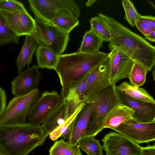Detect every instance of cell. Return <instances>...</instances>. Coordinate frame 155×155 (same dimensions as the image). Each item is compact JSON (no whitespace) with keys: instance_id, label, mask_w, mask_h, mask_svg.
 I'll use <instances>...</instances> for the list:
<instances>
[{"instance_id":"obj_1","label":"cell","mask_w":155,"mask_h":155,"mask_svg":"<svg viewBox=\"0 0 155 155\" xmlns=\"http://www.w3.org/2000/svg\"><path fill=\"white\" fill-rule=\"evenodd\" d=\"M111 33L108 48L118 47L134 61L142 64L148 71L155 66V46L145 38L125 27L114 18L99 13Z\"/></svg>"},{"instance_id":"obj_2","label":"cell","mask_w":155,"mask_h":155,"mask_svg":"<svg viewBox=\"0 0 155 155\" xmlns=\"http://www.w3.org/2000/svg\"><path fill=\"white\" fill-rule=\"evenodd\" d=\"M48 135L41 125L28 122L0 125V150L7 155H28Z\"/></svg>"},{"instance_id":"obj_3","label":"cell","mask_w":155,"mask_h":155,"mask_svg":"<svg viewBox=\"0 0 155 155\" xmlns=\"http://www.w3.org/2000/svg\"><path fill=\"white\" fill-rule=\"evenodd\" d=\"M108 56V54L100 51L90 53L77 51L59 55L55 70L59 78L61 92L74 85Z\"/></svg>"},{"instance_id":"obj_4","label":"cell","mask_w":155,"mask_h":155,"mask_svg":"<svg viewBox=\"0 0 155 155\" xmlns=\"http://www.w3.org/2000/svg\"><path fill=\"white\" fill-rule=\"evenodd\" d=\"M115 83H111L93 102L92 109L84 137H95L101 132L103 129V120L108 113L115 106L122 104Z\"/></svg>"},{"instance_id":"obj_5","label":"cell","mask_w":155,"mask_h":155,"mask_svg":"<svg viewBox=\"0 0 155 155\" xmlns=\"http://www.w3.org/2000/svg\"><path fill=\"white\" fill-rule=\"evenodd\" d=\"M35 19L36 29L31 36L38 46L48 47L58 55L61 54L69 41V33L39 18Z\"/></svg>"},{"instance_id":"obj_6","label":"cell","mask_w":155,"mask_h":155,"mask_svg":"<svg viewBox=\"0 0 155 155\" xmlns=\"http://www.w3.org/2000/svg\"><path fill=\"white\" fill-rule=\"evenodd\" d=\"M39 95V91L37 88L28 94L14 97L0 116V125L25 123L30 109Z\"/></svg>"},{"instance_id":"obj_7","label":"cell","mask_w":155,"mask_h":155,"mask_svg":"<svg viewBox=\"0 0 155 155\" xmlns=\"http://www.w3.org/2000/svg\"><path fill=\"white\" fill-rule=\"evenodd\" d=\"M30 10L35 18H39L49 24L57 12L61 9H65L71 12L78 18L80 9L78 4L73 0H28Z\"/></svg>"},{"instance_id":"obj_8","label":"cell","mask_w":155,"mask_h":155,"mask_svg":"<svg viewBox=\"0 0 155 155\" xmlns=\"http://www.w3.org/2000/svg\"><path fill=\"white\" fill-rule=\"evenodd\" d=\"M62 100L55 91L43 92L32 106L28 114V123L41 125L58 107Z\"/></svg>"},{"instance_id":"obj_9","label":"cell","mask_w":155,"mask_h":155,"mask_svg":"<svg viewBox=\"0 0 155 155\" xmlns=\"http://www.w3.org/2000/svg\"><path fill=\"white\" fill-rule=\"evenodd\" d=\"M109 56L90 71L87 78L86 103H92L110 83Z\"/></svg>"},{"instance_id":"obj_10","label":"cell","mask_w":155,"mask_h":155,"mask_svg":"<svg viewBox=\"0 0 155 155\" xmlns=\"http://www.w3.org/2000/svg\"><path fill=\"white\" fill-rule=\"evenodd\" d=\"M112 130L137 143L155 140V121L140 123L131 118Z\"/></svg>"},{"instance_id":"obj_11","label":"cell","mask_w":155,"mask_h":155,"mask_svg":"<svg viewBox=\"0 0 155 155\" xmlns=\"http://www.w3.org/2000/svg\"><path fill=\"white\" fill-rule=\"evenodd\" d=\"M102 141L107 155H142V147L138 143L116 132L106 134Z\"/></svg>"},{"instance_id":"obj_12","label":"cell","mask_w":155,"mask_h":155,"mask_svg":"<svg viewBox=\"0 0 155 155\" xmlns=\"http://www.w3.org/2000/svg\"><path fill=\"white\" fill-rule=\"evenodd\" d=\"M11 28L18 36L32 35L36 29L35 19L27 11H11L0 10Z\"/></svg>"},{"instance_id":"obj_13","label":"cell","mask_w":155,"mask_h":155,"mask_svg":"<svg viewBox=\"0 0 155 155\" xmlns=\"http://www.w3.org/2000/svg\"><path fill=\"white\" fill-rule=\"evenodd\" d=\"M37 65L22 71L11 82L12 94L15 96L28 94L36 89L41 75Z\"/></svg>"},{"instance_id":"obj_14","label":"cell","mask_w":155,"mask_h":155,"mask_svg":"<svg viewBox=\"0 0 155 155\" xmlns=\"http://www.w3.org/2000/svg\"><path fill=\"white\" fill-rule=\"evenodd\" d=\"M108 54L110 59V79L116 84L128 78L134 61L118 47L111 49Z\"/></svg>"},{"instance_id":"obj_15","label":"cell","mask_w":155,"mask_h":155,"mask_svg":"<svg viewBox=\"0 0 155 155\" xmlns=\"http://www.w3.org/2000/svg\"><path fill=\"white\" fill-rule=\"evenodd\" d=\"M117 91L122 104L132 108L134 111L132 119L140 123L155 121V104L135 99L124 92L117 89Z\"/></svg>"},{"instance_id":"obj_16","label":"cell","mask_w":155,"mask_h":155,"mask_svg":"<svg viewBox=\"0 0 155 155\" xmlns=\"http://www.w3.org/2000/svg\"><path fill=\"white\" fill-rule=\"evenodd\" d=\"M88 73L74 85L60 94L66 106V118L68 119L82 104L87 102L86 96Z\"/></svg>"},{"instance_id":"obj_17","label":"cell","mask_w":155,"mask_h":155,"mask_svg":"<svg viewBox=\"0 0 155 155\" xmlns=\"http://www.w3.org/2000/svg\"><path fill=\"white\" fill-rule=\"evenodd\" d=\"M93 103H87L72 122L67 142L71 145L78 144L80 139L84 137L86 133Z\"/></svg>"},{"instance_id":"obj_18","label":"cell","mask_w":155,"mask_h":155,"mask_svg":"<svg viewBox=\"0 0 155 155\" xmlns=\"http://www.w3.org/2000/svg\"><path fill=\"white\" fill-rule=\"evenodd\" d=\"M134 113L132 108L123 104L117 105L106 116L103 122V129L116 128L122 123L132 118Z\"/></svg>"},{"instance_id":"obj_19","label":"cell","mask_w":155,"mask_h":155,"mask_svg":"<svg viewBox=\"0 0 155 155\" xmlns=\"http://www.w3.org/2000/svg\"><path fill=\"white\" fill-rule=\"evenodd\" d=\"M38 45L30 35L26 36L21 51L16 59V65L18 74L22 71L25 67L28 66L32 61V56L37 50Z\"/></svg>"},{"instance_id":"obj_20","label":"cell","mask_w":155,"mask_h":155,"mask_svg":"<svg viewBox=\"0 0 155 155\" xmlns=\"http://www.w3.org/2000/svg\"><path fill=\"white\" fill-rule=\"evenodd\" d=\"M67 120L66 106L64 100H62L58 107L41 124L45 133L48 135Z\"/></svg>"},{"instance_id":"obj_21","label":"cell","mask_w":155,"mask_h":155,"mask_svg":"<svg viewBox=\"0 0 155 155\" xmlns=\"http://www.w3.org/2000/svg\"><path fill=\"white\" fill-rule=\"evenodd\" d=\"M79 22L78 18L70 12L65 9H61L56 14L51 24L69 34L78 25Z\"/></svg>"},{"instance_id":"obj_22","label":"cell","mask_w":155,"mask_h":155,"mask_svg":"<svg viewBox=\"0 0 155 155\" xmlns=\"http://www.w3.org/2000/svg\"><path fill=\"white\" fill-rule=\"evenodd\" d=\"M35 55L37 65L39 68L55 70L59 55L50 48L45 47L38 46Z\"/></svg>"},{"instance_id":"obj_23","label":"cell","mask_w":155,"mask_h":155,"mask_svg":"<svg viewBox=\"0 0 155 155\" xmlns=\"http://www.w3.org/2000/svg\"><path fill=\"white\" fill-rule=\"evenodd\" d=\"M117 89L124 92L131 97L143 102L155 104V100L144 89L131 83L124 81L118 86Z\"/></svg>"},{"instance_id":"obj_24","label":"cell","mask_w":155,"mask_h":155,"mask_svg":"<svg viewBox=\"0 0 155 155\" xmlns=\"http://www.w3.org/2000/svg\"><path fill=\"white\" fill-rule=\"evenodd\" d=\"M104 41L99 36L90 29L85 33L81 45L77 51L90 53L100 51Z\"/></svg>"},{"instance_id":"obj_25","label":"cell","mask_w":155,"mask_h":155,"mask_svg":"<svg viewBox=\"0 0 155 155\" xmlns=\"http://www.w3.org/2000/svg\"><path fill=\"white\" fill-rule=\"evenodd\" d=\"M49 153V155H82L78 144L71 145L63 139L55 142Z\"/></svg>"},{"instance_id":"obj_26","label":"cell","mask_w":155,"mask_h":155,"mask_svg":"<svg viewBox=\"0 0 155 155\" xmlns=\"http://www.w3.org/2000/svg\"><path fill=\"white\" fill-rule=\"evenodd\" d=\"M95 137H84L79 140L78 144L82 150L87 155H104L103 148L99 140L96 139Z\"/></svg>"},{"instance_id":"obj_27","label":"cell","mask_w":155,"mask_h":155,"mask_svg":"<svg viewBox=\"0 0 155 155\" xmlns=\"http://www.w3.org/2000/svg\"><path fill=\"white\" fill-rule=\"evenodd\" d=\"M90 30L99 36L104 41L109 42L111 39L110 31L104 20L98 15L89 20Z\"/></svg>"},{"instance_id":"obj_28","label":"cell","mask_w":155,"mask_h":155,"mask_svg":"<svg viewBox=\"0 0 155 155\" xmlns=\"http://www.w3.org/2000/svg\"><path fill=\"white\" fill-rule=\"evenodd\" d=\"M20 37L11 28L0 14V46L10 43L18 45Z\"/></svg>"},{"instance_id":"obj_29","label":"cell","mask_w":155,"mask_h":155,"mask_svg":"<svg viewBox=\"0 0 155 155\" xmlns=\"http://www.w3.org/2000/svg\"><path fill=\"white\" fill-rule=\"evenodd\" d=\"M147 69L141 64L134 61L128 78L132 84L139 87L146 82Z\"/></svg>"},{"instance_id":"obj_30","label":"cell","mask_w":155,"mask_h":155,"mask_svg":"<svg viewBox=\"0 0 155 155\" xmlns=\"http://www.w3.org/2000/svg\"><path fill=\"white\" fill-rule=\"evenodd\" d=\"M122 4L125 12L124 19L131 27L135 26L140 15L137 12L131 1L123 0Z\"/></svg>"},{"instance_id":"obj_31","label":"cell","mask_w":155,"mask_h":155,"mask_svg":"<svg viewBox=\"0 0 155 155\" xmlns=\"http://www.w3.org/2000/svg\"><path fill=\"white\" fill-rule=\"evenodd\" d=\"M85 104H81L76 110L74 114L65 123L59 126L49 134L50 139L52 141L56 140L61 136L64 131L70 125L75 119L79 112L84 107Z\"/></svg>"},{"instance_id":"obj_32","label":"cell","mask_w":155,"mask_h":155,"mask_svg":"<svg viewBox=\"0 0 155 155\" xmlns=\"http://www.w3.org/2000/svg\"><path fill=\"white\" fill-rule=\"evenodd\" d=\"M0 10L11 11H27L23 4L15 0H0Z\"/></svg>"},{"instance_id":"obj_33","label":"cell","mask_w":155,"mask_h":155,"mask_svg":"<svg viewBox=\"0 0 155 155\" xmlns=\"http://www.w3.org/2000/svg\"><path fill=\"white\" fill-rule=\"evenodd\" d=\"M136 26L144 36L149 35L155 30L146 22L138 20L136 22Z\"/></svg>"},{"instance_id":"obj_34","label":"cell","mask_w":155,"mask_h":155,"mask_svg":"<svg viewBox=\"0 0 155 155\" xmlns=\"http://www.w3.org/2000/svg\"><path fill=\"white\" fill-rule=\"evenodd\" d=\"M7 97L4 90L0 87V116L5 112L6 108Z\"/></svg>"},{"instance_id":"obj_35","label":"cell","mask_w":155,"mask_h":155,"mask_svg":"<svg viewBox=\"0 0 155 155\" xmlns=\"http://www.w3.org/2000/svg\"><path fill=\"white\" fill-rule=\"evenodd\" d=\"M138 20L146 22L150 26L155 29V17L150 15L143 16L140 15Z\"/></svg>"},{"instance_id":"obj_36","label":"cell","mask_w":155,"mask_h":155,"mask_svg":"<svg viewBox=\"0 0 155 155\" xmlns=\"http://www.w3.org/2000/svg\"><path fill=\"white\" fill-rule=\"evenodd\" d=\"M142 155H155V144L142 147Z\"/></svg>"},{"instance_id":"obj_37","label":"cell","mask_w":155,"mask_h":155,"mask_svg":"<svg viewBox=\"0 0 155 155\" xmlns=\"http://www.w3.org/2000/svg\"><path fill=\"white\" fill-rule=\"evenodd\" d=\"M71 124L64 131L61 136V137L62 138V139L64 140L66 138L67 139L68 137L71 129Z\"/></svg>"},{"instance_id":"obj_38","label":"cell","mask_w":155,"mask_h":155,"mask_svg":"<svg viewBox=\"0 0 155 155\" xmlns=\"http://www.w3.org/2000/svg\"><path fill=\"white\" fill-rule=\"evenodd\" d=\"M145 38L151 42H155V30L149 35L145 36Z\"/></svg>"},{"instance_id":"obj_39","label":"cell","mask_w":155,"mask_h":155,"mask_svg":"<svg viewBox=\"0 0 155 155\" xmlns=\"http://www.w3.org/2000/svg\"><path fill=\"white\" fill-rule=\"evenodd\" d=\"M97 1V0H88L85 4V6L87 7H90Z\"/></svg>"},{"instance_id":"obj_40","label":"cell","mask_w":155,"mask_h":155,"mask_svg":"<svg viewBox=\"0 0 155 155\" xmlns=\"http://www.w3.org/2000/svg\"><path fill=\"white\" fill-rule=\"evenodd\" d=\"M147 2L155 11V4L150 0H148Z\"/></svg>"},{"instance_id":"obj_41","label":"cell","mask_w":155,"mask_h":155,"mask_svg":"<svg viewBox=\"0 0 155 155\" xmlns=\"http://www.w3.org/2000/svg\"><path fill=\"white\" fill-rule=\"evenodd\" d=\"M153 79L155 82V68L154 69L153 72Z\"/></svg>"},{"instance_id":"obj_42","label":"cell","mask_w":155,"mask_h":155,"mask_svg":"<svg viewBox=\"0 0 155 155\" xmlns=\"http://www.w3.org/2000/svg\"><path fill=\"white\" fill-rule=\"evenodd\" d=\"M0 155H7L5 153L0 150Z\"/></svg>"},{"instance_id":"obj_43","label":"cell","mask_w":155,"mask_h":155,"mask_svg":"<svg viewBox=\"0 0 155 155\" xmlns=\"http://www.w3.org/2000/svg\"><path fill=\"white\" fill-rule=\"evenodd\" d=\"M107 155L105 154V155Z\"/></svg>"},{"instance_id":"obj_44","label":"cell","mask_w":155,"mask_h":155,"mask_svg":"<svg viewBox=\"0 0 155 155\" xmlns=\"http://www.w3.org/2000/svg\"></svg>"}]
</instances>
